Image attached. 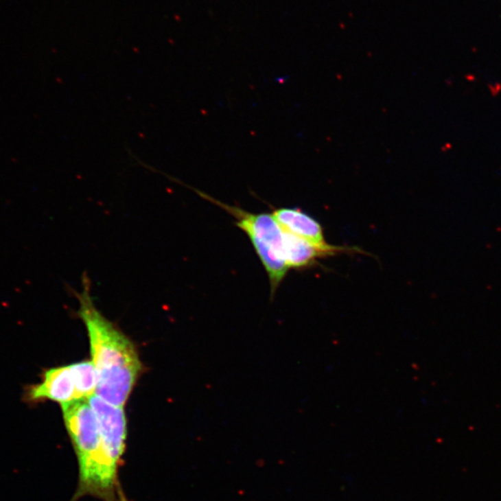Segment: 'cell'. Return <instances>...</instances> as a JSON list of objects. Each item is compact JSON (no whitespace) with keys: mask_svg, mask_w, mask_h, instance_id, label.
<instances>
[{"mask_svg":"<svg viewBox=\"0 0 501 501\" xmlns=\"http://www.w3.org/2000/svg\"><path fill=\"white\" fill-rule=\"evenodd\" d=\"M26 401L31 403L54 401L60 406L82 400L73 364L47 369L38 384L26 390Z\"/></svg>","mask_w":501,"mask_h":501,"instance_id":"obj_4","label":"cell"},{"mask_svg":"<svg viewBox=\"0 0 501 501\" xmlns=\"http://www.w3.org/2000/svg\"><path fill=\"white\" fill-rule=\"evenodd\" d=\"M78 315L85 323L92 363L97 373L96 395L124 408L143 370L135 344L95 307L89 287L78 296Z\"/></svg>","mask_w":501,"mask_h":501,"instance_id":"obj_1","label":"cell"},{"mask_svg":"<svg viewBox=\"0 0 501 501\" xmlns=\"http://www.w3.org/2000/svg\"><path fill=\"white\" fill-rule=\"evenodd\" d=\"M170 178L191 189L200 198L226 211L235 220L237 228L246 234L268 274L271 295L273 296L286 279L290 268L286 261V231L281 228L272 213L248 212L244 208L226 204L207 192L186 185L178 179Z\"/></svg>","mask_w":501,"mask_h":501,"instance_id":"obj_3","label":"cell"},{"mask_svg":"<svg viewBox=\"0 0 501 501\" xmlns=\"http://www.w3.org/2000/svg\"><path fill=\"white\" fill-rule=\"evenodd\" d=\"M63 421L79 466L78 489L73 501L91 495L104 501H126L118 482V464L102 444L96 416L89 401L62 406Z\"/></svg>","mask_w":501,"mask_h":501,"instance_id":"obj_2","label":"cell"},{"mask_svg":"<svg viewBox=\"0 0 501 501\" xmlns=\"http://www.w3.org/2000/svg\"><path fill=\"white\" fill-rule=\"evenodd\" d=\"M272 215L281 228L292 235L316 246L327 247L331 245L326 241L321 223L302 210L297 208H279L274 210Z\"/></svg>","mask_w":501,"mask_h":501,"instance_id":"obj_6","label":"cell"},{"mask_svg":"<svg viewBox=\"0 0 501 501\" xmlns=\"http://www.w3.org/2000/svg\"><path fill=\"white\" fill-rule=\"evenodd\" d=\"M96 416L100 439L105 450L118 464L125 452L128 423L124 408L116 407L97 395L89 398Z\"/></svg>","mask_w":501,"mask_h":501,"instance_id":"obj_5","label":"cell"}]
</instances>
